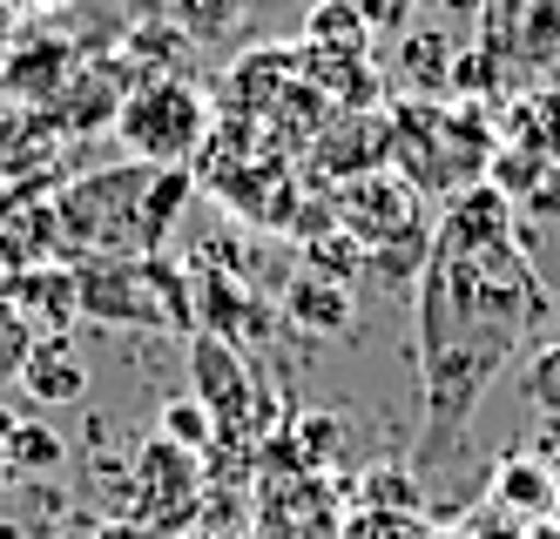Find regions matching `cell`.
Segmentation results:
<instances>
[{
  "instance_id": "8",
  "label": "cell",
  "mask_w": 560,
  "mask_h": 539,
  "mask_svg": "<svg viewBox=\"0 0 560 539\" xmlns=\"http://www.w3.org/2000/svg\"><path fill=\"white\" fill-rule=\"evenodd\" d=\"M196 391H203V411L217 425H230L236 411H244V398H250V385H244V358H236L217 330H203V338H196Z\"/></svg>"
},
{
  "instance_id": "9",
  "label": "cell",
  "mask_w": 560,
  "mask_h": 539,
  "mask_svg": "<svg viewBox=\"0 0 560 539\" xmlns=\"http://www.w3.org/2000/svg\"><path fill=\"white\" fill-rule=\"evenodd\" d=\"M21 385L42 398V405H68V398L89 391V371H82V358H74L68 344H34V358H27V371H21Z\"/></svg>"
},
{
  "instance_id": "23",
  "label": "cell",
  "mask_w": 560,
  "mask_h": 539,
  "mask_svg": "<svg viewBox=\"0 0 560 539\" xmlns=\"http://www.w3.org/2000/svg\"><path fill=\"white\" fill-rule=\"evenodd\" d=\"M534 539H560V532H553V526H534Z\"/></svg>"
},
{
  "instance_id": "10",
  "label": "cell",
  "mask_w": 560,
  "mask_h": 539,
  "mask_svg": "<svg viewBox=\"0 0 560 539\" xmlns=\"http://www.w3.org/2000/svg\"><path fill=\"white\" fill-rule=\"evenodd\" d=\"M304 48L311 55H365L372 34H365V21H358L345 0H317L311 21H304Z\"/></svg>"
},
{
  "instance_id": "2",
  "label": "cell",
  "mask_w": 560,
  "mask_h": 539,
  "mask_svg": "<svg viewBox=\"0 0 560 539\" xmlns=\"http://www.w3.org/2000/svg\"><path fill=\"white\" fill-rule=\"evenodd\" d=\"M183 196H189V169L129 162V169L82 176L61 196V236L74 250H89V263L95 257H155Z\"/></svg>"
},
{
  "instance_id": "12",
  "label": "cell",
  "mask_w": 560,
  "mask_h": 539,
  "mask_svg": "<svg viewBox=\"0 0 560 539\" xmlns=\"http://www.w3.org/2000/svg\"><path fill=\"white\" fill-rule=\"evenodd\" d=\"M432 532L439 526L425 513H378V506H358L338 526V539H432Z\"/></svg>"
},
{
  "instance_id": "4",
  "label": "cell",
  "mask_w": 560,
  "mask_h": 539,
  "mask_svg": "<svg viewBox=\"0 0 560 539\" xmlns=\"http://www.w3.org/2000/svg\"><path fill=\"white\" fill-rule=\"evenodd\" d=\"M115 136H122V149L136 162H149V169H183L210 136V108L189 81H142V89L122 95V108H115Z\"/></svg>"
},
{
  "instance_id": "14",
  "label": "cell",
  "mask_w": 560,
  "mask_h": 539,
  "mask_svg": "<svg viewBox=\"0 0 560 539\" xmlns=\"http://www.w3.org/2000/svg\"><path fill=\"white\" fill-rule=\"evenodd\" d=\"M358 506H378V513H425V492L412 485V472L378 466V472L358 479Z\"/></svg>"
},
{
  "instance_id": "1",
  "label": "cell",
  "mask_w": 560,
  "mask_h": 539,
  "mask_svg": "<svg viewBox=\"0 0 560 539\" xmlns=\"http://www.w3.org/2000/svg\"><path fill=\"white\" fill-rule=\"evenodd\" d=\"M547 317V283L513 243H466L432 236L419 270V371H425V438L419 459H446L466 438L479 398L527 344V330Z\"/></svg>"
},
{
  "instance_id": "11",
  "label": "cell",
  "mask_w": 560,
  "mask_h": 539,
  "mask_svg": "<svg viewBox=\"0 0 560 539\" xmlns=\"http://www.w3.org/2000/svg\"><path fill=\"white\" fill-rule=\"evenodd\" d=\"M506 129H513V149H527V155H560V102H520L513 108V121H506Z\"/></svg>"
},
{
  "instance_id": "20",
  "label": "cell",
  "mask_w": 560,
  "mask_h": 539,
  "mask_svg": "<svg viewBox=\"0 0 560 539\" xmlns=\"http://www.w3.org/2000/svg\"><path fill=\"white\" fill-rule=\"evenodd\" d=\"M419 8H439V14H479V8H493V0H419Z\"/></svg>"
},
{
  "instance_id": "5",
  "label": "cell",
  "mask_w": 560,
  "mask_h": 539,
  "mask_svg": "<svg viewBox=\"0 0 560 539\" xmlns=\"http://www.w3.org/2000/svg\"><path fill=\"white\" fill-rule=\"evenodd\" d=\"M74 304L115 317V324H189V297L170 263L155 257H95L89 270H74Z\"/></svg>"
},
{
  "instance_id": "16",
  "label": "cell",
  "mask_w": 560,
  "mask_h": 539,
  "mask_svg": "<svg viewBox=\"0 0 560 539\" xmlns=\"http://www.w3.org/2000/svg\"><path fill=\"white\" fill-rule=\"evenodd\" d=\"M291 310H298V317H311V330H345V317H351L345 290H338V283H317V277H298Z\"/></svg>"
},
{
  "instance_id": "13",
  "label": "cell",
  "mask_w": 560,
  "mask_h": 539,
  "mask_svg": "<svg viewBox=\"0 0 560 539\" xmlns=\"http://www.w3.org/2000/svg\"><path fill=\"white\" fill-rule=\"evenodd\" d=\"M34 317L8 297V290H0V385H14L21 371H27V358H34Z\"/></svg>"
},
{
  "instance_id": "6",
  "label": "cell",
  "mask_w": 560,
  "mask_h": 539,
  "mask_svg": "<svg viewBox=\"0 0 560 539\" xmlns=\"http://www.w3.org/2000/svg\"><path fill=\"white\" fill-rule=\"evenodd\" d=\"M345 230L365 243V250H378V257H398V250H406L412 263L432 257V236H439V230L425 223L419 189H412L406 176H385V169L358 176V183L345 189Z\"/></svg>"
},
{
  "instance_id": "3",
  "label": "cell",
  "mask_w": 560,
  "mask_h": 539,
  "mask_svg": "<svg viewBox=\"0 0 560 539\" xmlns=\"http://www.w3.org/2000/svg\"><path fill=\"white\" fill-rule=\"evenodd\" d=\"M385 162H398V176H406L419 196H459L472 183H487L493 169V136H487V115L472 102L459 108H432V102H398V115L385 121Z\"/></svg>"
},
{
  "instance_id": "7",
  "label": "cell",
  "mask_w": 560,
  "mask_h": 539,
  "mask_svg": "<svg viewBox=\"0 0 560 539\" xmlns=\"http://www.w3.org/2000/svg\"><path fill=\"white\" fill-rule=\"evenodd\" d=\"M493 506L500 513H513L520 526H547L553 513H560V485H553V472L534 459V452H506V459L493 466Z\"/></svg>"
},
{
  "instance_id": "24",
  "label": "cell",
  "mask_w": 560,
  "mask_h": 539,
  "mask_svg": "<svg viewBox=\"0 0 560 539\" xmlns=\"http://www.w3.org/2000/svg\"><path fill=\"white\" fill-rule=\"evenodd\" d=\"M27 8H48V0H27Z\"/></svg>"
},
{
  "instance_id": "18",
  "label": "cell",
  "mask_w": 560,
  "mask_h": 539,
  "mask_svg": "<svg viewBox=\"0 0 560 539\" xmlns=\"http://www.w3.org/2000/svg\"><path fill=\"white\" fill-rule=\"evenodd\" d=\"M203 425H210V411H203V405H176V411H163V432H170L176 445H203V438H210Z\"/></svg>"
},
{
  "instance_id": "19",
  "label": "cell",
  "mask_w": 560,
  "mask_h": 539,
  "mask_svg": "<svg viewBox=\"0 0 560 539\" xmlns=\"http://www.w3.org/2000/svg\"><path fill=\"white\" fill-rule=\"evenodd\" d=\"M534 459L553 472V485H560V419H540V445H534ZM560 519V513H553Z\"/></svg>"
},
{
  "instance_id": "17",
  "label": "cell",
  "mask_w": 560,
  "mask_h": 539,
  "mask_svg": "<svg viewBox=\"0 0 560 539\" xmlns=\"http://www.w3.org/2000/svg\"><path fill=\"white\" fill-rule=\"evenodd\" d=\"M345 8L365 21V34L378 40V34H406L412 14H419V0H345Z\"/></svg>"
},
{
  "instance_id": "22",
  "label": "cell",
  "mask_w": 560,
  "mask_h": 539,
  "mask_svg": "<svg viewBox=\"0 0 560 539\" xmlns=\"http://www.w3.org/2000/svg\"><path fill=\"white\" fill-rule=\"evenodd\" d=\"M432 539H472V532H466V526H459V532H432Z\"/></svg>"
},
{
  "instance_id": "21",
  "label": "cell",
  "mask_w": 560,
  "mask_h": 539,
  "mask_svg": "<svg viewBox=\"0 0 560 539\" xmlns=\"http://www.w3.org/2000/svg\"><path fill=\"white\" fill-rule=\"evenodd\" d=\"M14 466H8V425H0V479H8Z\"/></svg>"
},
{
  "instance_id": "15",
  "label": "cell",
  "mask_w": 560,
  "mask_h": 539,
  "mask_svg": "<svg viewBox=\"0 0 560 539\" xmlns=\"http://www.w3.org/2000/svg\"><path fill=\"white\" fill-rule=\"evenodd\" d=\"M520 398H527L540 419H560V338L527 358V371H520Z\"/></svg>"
}]
</instances>
